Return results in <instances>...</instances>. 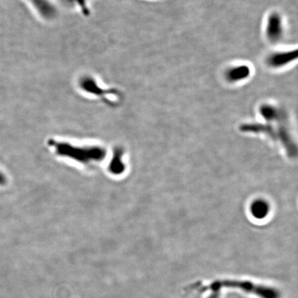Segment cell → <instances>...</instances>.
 Instances as JSON below:
<instances>
[{
	"label": "cell",
	"mask_w": 298,
	"mask_h": 298,
	"mask_svg": "<svg viewBox=\"0 0 298 298\" xmlns=\"http://www.w3.org/2000/svg\"><path fill=\"white\" fill-rule=\"evenodd\" d=\"M222 288H236L249 294L255 295L261 298H279L278 291L274 288L255 284L250 281H216L211 283L208 287H203V290L206 291V289L220 290Z\"/></svg>",
	"instance_id": "6da1fadb"
},
{
	"label": "cell",
	"mask_w": 298,
	"mask_h": 298,
	"mask_svg": "<svg viewBox=\"0 0 298 298\" xmlns=\"http://www.w3.org/2000/svg\"><path fill=\"white\" fill-rule=\"evenodd\" d=\"M57 153L60 156H65L76 160L79 162L89 164L92 161H98L102 160L106 154V151L100 147H75V146L64 144V143H54L53 144Z\"/></svg>",
	"instance_id": "7a4b0ae2"
},
{
	"label": "cell",
	"mask_w": 298,
	"mask_h": 298,
	"mask_svg": "<svg viewBox=\"0 0 298 298\" xmlns=\"http://www.w3.org/2000/svg\"><path fill=\"white\" fill-rule=\"evenodd\" d=\"M283 23L280 15L272 13L267 19L266 25V35L268 40L272 42H277L282 38L283 35Z\"/></svg>",
	"instance_id": "3957f363"
},
{
	"label": "cell",
	"mask_w": 298,
	"mask_h": 298,
	"mask_svg": "<svg viewBox=\"0 0 298 298\" xmlns=\"http://www.w3.org/2000/svg\"><path fill=\"white\" fill-rule=\"evenodd\" d=\"M297 49L277 52L271 54L267 58V64L272 69H279L285 67L294 60H297Z\"/></svg>",
	"instance_id": "277c9868"
},
{
	"label": "cell",
	"mask_w": 298,
	"mask_h": 298,
	"mask_svg": "<svg viewBox=\"0 0 298 298\" xmlns=\"http://www.w3.org/2000/svg\"><path fill=\"white\" fill-rule=\"evenodd\" d=\"M250 67L247 65H237L230 67L226 71L225 78L230 83H237L248 79L250 77Z\"/></svg>",
	"instance_id": "5b68a950"
},
{
	"label": "cell",
	"mask_w": 298,
	"mask_h": 298,
	"mask_svg": "<svg viewBox=\"0 0 298 298\" xmlns=\"http://www.w3.org/2000/svg\"><path fill=\"white\" fill-rule=\"evenodd\" d=\"M29 1L43 18L51 19L55 16L56 11L53 5L48 0H29Z\"/></svg>",
	"instance_id": "8992f818"
},
{
	"label": "cell",
	"mask_w": 298,
	"mask_h": 298,
	"mask_svg": "<svg viewBox=\"0 0 298 298\" xmlns=\"http://www.w3.org/2000/svg\"><path fill=\"white\" fill-rule=\"evenodd\" d=\"M253 210H255V214L257 215L258 213V215H263L264 213L266 214V206H264V204H257L255 205V208H253Z\"/></svg>",
	"instance_id": "52a82bcc"
},
{
	"label": "cell",
	"mask_w": 298,
	"mask_h": 298,
	"mask_svg": "<svg viewBox=\"0 0 298 298\" xmlns=\"http://www.w3.org/2000/svg\"><path fill=\"white\" fill-rule=\"evenodd\" d=\"M211 291L212 294L210 295L209 297L208 298H220V290L214 289V290Z\"/></svg>",
	"instance_id": "ba28073f"
},
{
	"label": "cell",
	"mask_w": 298,
	"mask_h": 298,
	"mask_svg": "<svg viewBox=\"0 0 298 298\" xmlns=\"http://www.w3.org/2000/svg\"><path fill=\"white\" fill-rule=\"evenodd\" d=\"M6 183V178L4 175L0 171V186H3Z\"/></svg>",
	"instance_id": "9c48e42d"
}]
</instances>
